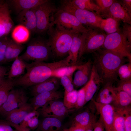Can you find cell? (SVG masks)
<instances>
[{"label":"cell","mask_w":131,"mask_h":131,"mask_svg":"<svg viewBox=\"0 0 131 131\" xmlns=\"http://www.w3.org/2000/svg\"><path fill=\"white\" fill-rule=\"evenodd\" d=\"M5 78H4L0 79V86Z\"/></svg>","instance_id":"db71d44e"},{"label":"cell","mask_w":131,"mask_h":131,"mask_svg":"<svg viewBox=\"0 0 131 131\" xmlns=\"http://www.w3.org/2000/svg\"><path fill=\"white\" fill-rule=\"evenodd\" d=\"M120 21L111 18L103 19L101 25V28L107 34L120 32Z\"/></svg>","instance_id":"4dcf8cb0"},{"label":"cell","mask_w":131,"mask_h":131,"mask_svg":"<svg viewBox=\"0 0 131 131\" xmlns=\"http://www.w3.org/2000/svg\"><path fill=\"white\" fill-rule=\"evenodd\" d=\"M33 110L31 104L27 103L21 107L10 112L5 117L8 122L19 124L23 121L26 116Z\"/></svg>","instance_id":"d6986e66"},{"label":"cell","mask_w":131,"mask_h":131,"mask_svg":"<svg viewBox=\"0 0 131 131\" xmlns=\"http://www.w3.org/2000/svg\"><path fill=\"white\" fill-rule=\"evenodd\" d=\"M5 25L2 21L0 22V38L8 34Z\"/></svg>","instance_id":"7dc6e473"},{"label":"cell","mask_w":131,"mask_h":131,"mask_svg":"<svg viewBox=\"0 0 131 131\" xmlns=\"http://www.w3.org/2000/svg\"><path fill=\"white\" fill-rule=\"evenodd\" d=\"M72 75H65L60 78L61 83L64 87L65 92H70L74 90L72 82Z\"/></svg>","instance_id":"f35d334b"},{"label":"cell","mask_w":131,"mask_h":131,"mask_svg":"<svg viewBox=\"0 0 131 131\" xmlns=\"http://www.w3.org/2000/svg\"><path fill=\"white\" fill-rule=\"evenodd\" d=\"M82 33H76L74 35L68 54L70 57L71 66L76 65L78 60V55L82 44Z\"/></svg>","instance_id":"d4e9b609"},{"label":"cell","mask_w":131,"mask_h":131,"mask_svg":"<svg viewBox=\"0 0 131 131\" xmlns=\"http://www.w3.org/2000/svg\"><path fill=\"white\" fill-rule=\"evenodd\" d=\"M17 21L30 32L36 33V21L33 8L22 11L18 14Z\"/></svg>","instance_id":"ac0fdd59"},{"label":"cell","mask_w":131,"mask_h":131,"mask_svg":"<svg viewBox=\"0 0 131 131\" xmlns=\"http://www.w3.org/2000/svg\"><path fill=\"white\" fill-rule=\"evenodd\" d=\"M62 121L52 117H44L39 122L37 131H64Z\"/></svg>","instance_id":"7402d4cb"},{"label":"cell","mask_w":131,"mask_h":131,"mask_svg":"<svg viewBox=\"0 0 131 131\" xmlns=\"http://www.w3.org/2000/svg\"><path fill=\"white\" fill-rule=\"evenodd\" d=\"M26 62L19 57L15 59L8 73V78L13 79L23 74L26 69Z\"/></svg>","instance_id":"f546056e"},{"label":"cell","mask_w":131,"mask_h":131,"mask_svg":"<svg viewBox=\"0 0 131 131\" xmlns=\"http://www.w3.org/2000/svg\"><path fill=\"white\" fill-rule=\"evenodd\" d=\"M124 119L125 131H131V106L120 109Z\"/></svg>","instance_id":"ab89813d"},{"label":"cell","mask_w":131,"mask_h":131,"mask_svg":"<svg viewBox=\"0 0 131 131\" xmlns=\"http://www.w3.org/2000/svg\"><path fill=\"white\" fill-rule=\"evenodd\" d=\"M113 84L108 83L102 85L94 100L99 103L112 105L114 100L116 92Z\"/></svg>","instance_id":"e0dca14e"},{"label":"cell","mask_w":131,"mask_h":131,"mask_svg":"<svg viewBox=\"0 0 131 131\" xmlns=\"http://www.w3.org/2000/svg\"><path fill=\"white\" fill-rule=\"evenodd\" d=\"M5 1L4 0H0V7L5 2Z\"/></svg>","instance_id":"f5cc1de1"},{"label":"cell","mask_w":131,"mask_h":131,"mask_svg":"<svg viewBox=\"0 0 131 131\" xmlns=\"http://www.w3.org/2000/svg\"><path fill=\"white\" fill-rule=\"evenodd\" d=\"M64 93L59 91L43 92L33 96L30 104L33 110H37L51 101L63 97Z\"/></svg>","instance_id":"9a60e30c"},{"label":"cell","mask_w":131,"mask_h":131,"mask_svg":"<svg viewBox=\"0 0 131 131\" xmlns=\"http://www.w3.org/2000/svg\"><path fill=\"white\" fill-rule=\"evenodd\" d=\"M51 53L47 41L37 38L31 41L25 52L19 57L25 61H44L48 59Z\"/></svg>","instance_id":"8992f818"},{"label":"cell","mask_w":131,"mask_h":131,"mask_svg":"<svg viewBox=\"0 0 131 131\" xmlns=\"http://www.w3.org/2000/svg\"><path fill=\"white\" fill-rule=\"evenodd\" d=\"M90 78L91 81L86 91L85 105L93 99L95 93L99 89L100 85H101L93 65Z\"/></svg>","instance_id":"cb8c5ba5"},{"label":"cell","mask_w":131,"mask_h":131,"mask_svg":"<svg viewBox=\"0 0 131 131\" xmlns=\"http://www.w3.org/2000/svg\"><path fill=\"white\" fill-rule=\"evenodd\" d=\"M88 106L82 108L75 114L72 120V126H80L87 127L92 122L96 120L95 115L96 109L91 100Z\"/></svg>","instance_id":"7c38bea8"},{"label":"cell","mask_w":131,"mask_h":131,"mask_svg":"<svg viewBox=\"0 0 131 131\" xmlns=\"http://www.w3.org/2000/svg\"><path fill=\"white\" fill-rule=\"evenodd\" d=\"M70 57L57 62L47 63L44 61L26 62V73L14 80V85L28 87L33 86L52 77L57 69L71 66Z\"/></svg>","instance_id":"7a4b0ae2"},{"label":"cell","mask_w":131,"mask_h":131,"mask_svg":"<svg viewBox=\"0 0 131 131\" xmlns=\"http://www.w3.org/2000/svg\"><path fill=\"white\" fill-rule=\"evenodd\" d=\"M9 39L6 36L0 38V65L5 63V53Z\"/></svg>","instance_id":"60d3db41"},{"label":"cell","mask_w":131,"mask_h":131,"mask_svg":"<svg viewBox=\"0 0 131 131\" xmlns=\"http://www.w3.org/2000/svg\"><path fill=\"white\" fill-rule=\"evenodd\" d=\"M12 127L6 121L0 120V131H17Z\"/></svg>","instance_id":"ee69618b"},{"label":"cell","mask_w":131,"mask_h":131,"mask_svg":"<svg viewBox=\"0 0 131 131\" xmlns=\"http://www.w3.org/2000/svg\"><path fill=\"white\" fill-rule=\"evenodd\" d=\"M131 103V96L124 91L116 90L114 100L112 105L115 109L124 108L130 106Z\"/></svg>","instance_id":"4316f807"},{"label":"cell","mask_w":131,"mask_h":131,"mask_svg":"<svg viewBox=\"0 0 131 131\" xmlns=\"http://www.w3.org/2000/svg\"><path fill=\"white\" fill-rule=\"evenodd\" d=\"M8 123L11 126L15 128L17 131H31L22 127L19 124H15L8 122Z\"/></svg>","instance_id":"681fc988"},{"label":"cell","mask_w":131,"mask_h":131,"mask_svg":"<svg viewBox=\"0 0 131 131\" xmlns=\"http://www.w3.org/2000/svg\"><path fill=\"white\" fill-rule=\"evenodd\" d=\"M121 32L131 43V25L123 23Z\"/></svg>","instance_id":"7bdbcfd3"},{"label":"cell","mask_w":131,"mask_h":131,"mask_svg":"<svg viewBox=\"0 0 131 131\" xmlns=\"http://www.w3.org/2000/svg\"><path fill=\"white\" fill-rule=\"evenodd\" d=\"M100 16L102 18H112L131 25V16L123 7L120 1L115 0Z\"/></svg>","instance_id":"5bb4252c"},{"label":"cell","mask_w":131,"mask_h":131,"mask_svg":"<svg viewBox=\"0 0 131 131\" xmlns=\"http://www.w3.org/2000/svg\"><path fill=\"white\" fill-rule=\"evenodd\" d=\"M14 85L13 79L5 78L0 86V108L6 101L9 92Z\"/></svg>","instance_id":"1f68e13d"},{"label":"cell","mask_w":131,"mask_h":131,"mask_svg":"<svg viewBox=\"0 0 131 131\" xmlns=\"http://www.w3.org/2000/svg\"><path fill=\"white\" fill-rule=\"evenodd\" d=\"M7 71L6 67L0 65V79L4 78Z\"/></svg>","instance_id":"f907efd6"},{"label":"cell","mask_w":131,"mask_h":131,"mask_svg":"<svg viewBox=\"0 0 131 131\" xmlns=\"http://www.w3.org/2000/svg\"><path fill=\"white\" fill-rule=\"evenodd\" d=\"M75 110L68 109L58 99L49 102L37 110L44 117H54L61 120Z\"/></svg>","instance_id":"8fae6325"},{"label":"cell","mask_w":131,"mask_h":131,"mask_svg":"<svg viewBox=\"0 0 131 131\" xmlns=\"http://www.w3.org/2000/svg\"><path fill=\"white\" fill-rule=\"evenodd\" d=\"M59 87V82L58 78L52 77L33 86L31 93L34 96L43 92L57 91Z\"/></svg>","instance_id":"ffe728a7"},{"label":"cell","mask_w":131,"mask_h":131,"mask_svg":"<svg viewBox=\"0 0 131 131\" xmlns=\"http://www.w3.org/2000/svg\"><path fill=\"white\" fill-rule=\"evenodd\" d=\"M78 65L62 67L57 69L54 72L52 77L60 78L65 75H73L78 69Z\"/></svg>","instance_id":"d590c367"},{"label":"cell","mask_w":131,"mask_h":131,"mask_svg":"<svg viewBox=\"0 0 131 131\" xmlns=\"http://www.w3.org/2000/svg\"><path fill=\"white\" fill-rule=\"evenodd\" d=\"M92 66L93 62L90 59L83 64L78 65L72 82L74 88H78L87 82L90 77Z\"/></svg>","instance_id":"2e32d148"},{"label":"cell","mask_w":131,"mask_h":131,"mask_svg":"<svg viewBox=\"0 0 131 131\" xmlns=\"http://www.w3.org/2000/svg\"><path fill=\"white\" fill-rule=\"evenodd\" d=\"M48 32L49 39L47 43L51 52L58 57L68 54L74 35L78 33L56 25H50Z\"/></svg>","instance_id":"3957f363"},{"label":"cell","mask_w":131,"mask_h":131,"mask_svg":"<svg viewBox=\"0 0 131 131\" xmlns=\"http://www.w3.org/2000/svg\"><path fill=\"white\" fill-rule=\"evenodd\" d=\"M116 87H115L117 91H124L131 96V78L120 80L117 82Z\"/></svg>","instance_id":"74e56055"},{"label":"cell","mask_w":131,"mask_h":131,"mask_svg":"<svg viewBox=\"0 0 131 131\" xmlns=\"http://www.w3.org/2000/svg\"><path fill=\"white\" fill-rule=\"evenodd\" d=\"M102 48L126 57L131 62V43L121 31L107 34Z\"/></svg>","instance_id":"52a82bcc"},{"label":"cell","mask_w":131,"mask_h":131,"mask_svg":"<svg viewBox=\"0 0 131 131\" xmlns=\"http://www.w3.org/2000/svg\"><path fill=\"white\" fill-rule=\"evenodd\" d=\"M40 115L38 110H33L26 116L19 125L22 127L30 131L37 129L39 125L38 117Z\"/></svg>","instance_id":"484cf974"},{"label":"cell","mask_w":131,"mask_h":131,"mask_svg":"<svg viewBox=\"0 0 131 131\" xmlns=\"http://www.w3.org/2000/svg\"><path fill=\"white\" fill-rule=\"evenodd\" d=\"M24 49V46L22 44L9 39L5 53V63L14 61L19 56Z\"/></svg>","instance_id":"603a6c76"},{"label":"cell","mask_w":131,"mask_h":131,"mask_svg":"<svg viewBox=\"0 0 131 131\" xmlns=\"http://www.w3.org/2000/svg\"><path fill=\"white\" fill-rule=\"evenodd\" d=\"M36 21V33L42 34L48 31L50 24V17L56 10L54 3L50 0L33 8Z\"/></svg>","instance_id":"9c48e42d"},{"label":"cell","mask_w":131,"mask_h":131,"mask_svg":"<svg viewBox=\"0 0 131 131\" xmlns=\"http://www.w3.org/2000/svg\"><path fill=\"white\" fill-rule=\"evenodd\" d=\"M104 130L103 125L99 119L94 124L93 131H104Z\"/></svg>","instance_id":"bcb514c9"},{"label":"cell","mask_w":131,"mask_h":131,"mask_svg":"<svg viewBox=\"0 0 131 131\" xmlns=\"http://www.w3.org/2000/svg\"><path fill=\"white\" fill-rule=\"evenodd\" d=\"M87 28L88 31L82 33V44L78 60L84 54L92 53L102 48L107 35L100 28L93 27Z\"/></svg>","instance_id":"277c9868"},{"label":"cell","mask_w":131,"mask_h":131,"mask_svg":"<svg viewBox=\"0 0 131 131\" xmlns=\"http://www.w3.org/2000/svg\"><path fill=\"white\" fill-rule=\"evenodd\" d=\"M69 1L77 8L91 11L100 16L99 8L93 0H69Z\"/></svg>","instance_id":"83f0119b"},{"label":"cell","mask_w":131,"mask_h":131,"mask_svg":"<svg viewBox=\"0 0 131 131\" xmlns=\"http://www.w3.org/2000/svg\"><path fill=\"white\" fill-rule=\"evenodd\" d=\"M97 112L100 115L99 119L103 123L105 131H111L113 123L115 109L110 104H104L95 102L92 99Z\"/></svg>","instance_id":"4fadbf2b"},{"label":"cell","mask_w":131,"mask_h":131,"mask_svg":"<svg viewBox=\"0 0 131 131\" xmlns=\"http://www.w3.org/2000/svg\"><path fill=\"white\" fill-rule=\"evenodd\" d=\"M92 53L93 65L101 85L117 82L118 71L126 62V57L103 48Z\"/></svg>","instance_id":"6da1fadb"},{"label":"cell","mask_w":131,"mask_h":131,"mask_svg":"<svg viewBox=\"0 0 131 131\" xmlns=\"http://www.w3.org/2000/svg\"><path fill=\"white\" fill-rule=\"evenodd\" d=\"M50 22V25H58L67 30L80 33H86L88 31L74 16L59 8L51 17Z\"/></svg>","instance_id":"ba28073f"},{"label":"cell","mask_w":131,"mask_h":131,"mask_svg":"<svg viewBox=\"0 0 131 131\" xmlns=\"http://www.w3.org/2000/svg\"><path fill=\"white\" fill-rule=\"evenodd\" d=\"M27 99L23 90L12 89L6 101L0 108V115L5 117L10 112L26 103Z\"/></svg>","instance_id":"30bf717a"},{"label":"cell","mask_w":131,"mask_h":131,"mask_svg":"<svg viewBox=\"0 0 131 131\" xmlns=\"http://www.w3.org/2000/svg\"><path fill=\"white\" fill-rule=\"evenodd\" d=\"M115 109L111 131H125L124 119L122 112L120 109Z\"/></svg>","instance_id":"836d02e7"},{"label":"cell","mask_w":131,"mask_h":131,"mask_svg":"<svg viewBox=\"0 0 131 131\" xmlns=\"http://www.w3.org/2000/svg\"><path fill=\"white\" fill-rule=\"evenodd\" d=\"M94 1L99 8L100 16L110 6L115 0H96Z\"/></svg>","instance_id":"b9f144b4"},{"label":"cell","mask_w":131,"mask_h":131,"mask_svg":"<svg viewBox=\"0 0 131 131\" xmlns=\"http://www.w3.org/2000/svg\"><path fill=\"white\" fill-rule=\"evenodd\" d=\"M91 81V79L90 77L87 82L78 91L77 101L75 108V110H77L82 108L85 105L86 91Z\"/></svg>","instance_id":"e575fe53"},{"label":"cell","mask_w":131,"mask_h":131,"mask_svg":"<svg viewBox=\"0 0 131 131\" xmlns=\"http://www.w3.org/2000/svg\"><path fill=\"white\" fill-rule=\"evenodd\" d=\"M59 8L74 16L85 27L101 28V25L103 19L101 16L91 11L76 8L69 0H61Z\"/></svg>","instance_id":"5b68a950"},{"label":"cell","mask_w":131,"mask_h":131,"mask_svg":"<svg viewBox=\"0 0 131 131\" xmlns=\"http://www.w3.org/2000/svg\"><path fill=\"white\" fill-rule=\"evenodd\" d=\"M77 91L74 89L69 92H64L63 102L65 106L68 109L75 110L77 99Z\"/></svg>","instance_id":"d6a6232c"},{"label":"cell","mask_w":131,"mask_h":131,"mask_svg":"<svg viewBox=\"0 0 131 131\" xmlns=\"http://www.w3.org/2000/svg\"><path fill=\"white\" fill-rule=\"evenodd\" d=\"M96 122L95 120L92 122L87 127L85 131H93L94 125Z\"/></svg>","instance_id":"816d5d0a"},{"label":"cell","mask_w":131,"mask_h":131,"mask_svg":"<svg viewBox=\"0 0 131 131\" xmlns=\"http://www.w3.org/2000/svg\"><path fill=\"white\" fill-rule=\"evenodd\" d=\"M87 127L80 126H72L69 128L65 129L64 131H85Z\"/></svg>","instance_id":"c3c4849f"},{"label":"cell","mask_w":131,"mask_h":131,"mask_svg":"<svg viewBox=\"0 0 131 131\" xmlns=\"http://www.w3.org/2000/svg\"><path fill=\"white\" fill-rule=\"evenodd\" d=\"M30 31L25 27L20 24L15 27L12 33L13 40L21 44L27 41L30 36Z\"/></svg>","instance_id":"f1b7e54d"},{"label":"cell","mask_w":131,"mask_h":131,"mask_svg":"<svg viewBox=\"0 0 131 131\" xmlns=\"http://www.w3.org/2000/svg\"><path fill=\"white\" fill-rule=\"evenodd\" d=\"M120 1L123 7L131 16V0H122Z\"/></svg>","instance_id":"f6af8a7d"},{"label":"cell","mask_w":131,"mask_h":131,"mask_svg":"<svg viewBox=\"0 0 131 131\" xmlns=\"http://www.w3.org/2000/svg\"><path fill=\"white\" fill-rule=\"evenodd\" d=\"M131 62L124 64L119 68L118 71V76L120 80L131 78Z\"/></svg>","instance_id":"8d00e7d4"},{"label":"cell","mask_w":131,"mask_h":131,"mask_svg":"<svg viewBox=\"0 0 131 131\" xmlns=\"http://www.w3.org/2000/svg\"><path fill=\"white\" fill-rule=\"evenodd\" d=\"M48 0H9L6 1L19 14L23 10L33 8Z\"/></svg>","instance_id":"44dd1931"}]
</instances>
